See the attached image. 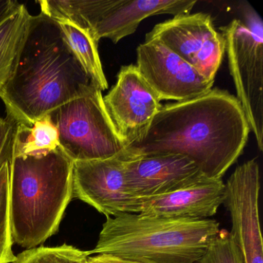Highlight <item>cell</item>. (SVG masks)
I'll return each mask as SVG.
<instances>
[{
  "mask_svg": "<svg viewBox=\"0 0 263 263\" xmlns=\"http://www.w3.org/2000/svg\"><path fill=\"white\" fill-rule=\"evenodd\" d=\"M249 132L236 97L212 88L163 105L146 132L126 149L136 155H182L204 176L218 179L241 156Z\"/></svg>",
  "mask_w": 263,
  "mask_h": 263,
  "instance_id": "1",
  "label": "cell"
},
{
  "mask_svg": "<svg viewBox=\"0 0 263 263\" xmlns=\"http://www.w3.org/2000/svg\"><path fill=\"white\" fill-rule=\"evenodd\" d=\"M95 87L58 23L40 13L32 17L16 68L0 98L9 118L30 126Z\"/></svg>",
  "mask_w": 263,
  "mask_h": 263,
  "instance_id": "2",
  "label": "cell"
},
{
  "mask_svg": "<svg viewBox=\"0 0 263 263\" xmlns=\"http://www.w3.org/2000/svg\"><path fill=\"white\" fill-rule=\"evenodd\" d=\"M10 170L13 242L33 249L59 230L73 198V161L58 147L41 156L13 158Z\"/></svg>",
  "mask_w": 263,
  "mask_h": 263,
  "instance_id": "3",
  "label": "cell"
},
{
  "mask_svg": "<svg viewBox=\"0 0 263 263\" xmlns=\"http://www.w3.org/2000/svg\"><path fill=\"white\" fill-rule=\"evenodd\" d=\"M214 219L155 218L138 213L107 217L92 255L151 263H197L219 232Z\"/></svg>",
  "mask_w": 263,
  "mask_h": 263,
  "instance_id": "4",
  "label": "cell"
},
{
  "mask_svg": "<svg viewBox=\"0 0 263 263\" xmlns=\"http://www.w3.org/2000/svg\"><path fill=\"white\" fill-rule=\"evenodd\" d=\"M196 1L189 0H41V13L88 32L95 41L118 44L136 32L141 21L155 15L189 14Z\"/></svg>",
  "mask_w": 263,
  "mask_h": 263,
  "instance_id": "5",
  "label": "cell"
},
{
  "mask_svg": "<svg viewBox=\"0 0 263 263\" xmlns=\"http://www.w3.org/2000/svg\"><path fill=\"white\" fill-rule=\"evenodd\" d=\"M243 19L220 27L226 43L229 71L236 98L263 150V22L249 4L242 7Z\"/></svg>",
  "mask_w": 263,
  "mask_h": 263,
  "instance_id": "6",
  "label": "cell"
},
{
  "mask_svg": "<svg viewBox=\"0 0 263 263\" xmlns=\"http://www.w3.org/2000/svg\"><path fill=\"white\" fill-rule=\"evenodd\" d=\"M50 115L59 132L60 147L73 162L107 159L126 149L114 128L102 91L98 87Z\"/></svg>",
  "mask_w": 263,
  "mask_h": 263,
  "instance_id": "7",
  "label": "cell"
},
{
  "mask_svg": "<svg viewBox=\"0 0 263 263\" xmlns=\"http://www.w3.org/2000/svg\"><path fill=\"white\" fill-rule=\"evenodd\" d=\"M156 40L190 64L211 82L221 65L226 52L221 33L214 27L207 13L174 16L160 23L147 33L145 41Z\"/></svg>",
  "mask_w": 263,
  "mask_h": 263,
  "instance_id": "8",
  "label": "cell"
},
{
  "mask_svg": "<svg viewBox=\"0 0 263 263\" xmlns=\"http://www.w3.org/2000/svg\"><path fill=\"white\" fill-rule=\"evenodd\" d=\"M134 154L127 149L107 159L74 161L73 198L95 208L106 217L136 213L138 198L127 189L126 172Z\"/></svg>",
  "mask_w": 263,
  "mask_h": 263,
  "instance_id": "9",
  "label": "cell"
},
{
  "mask_svg": "<svg viewBox=\"0 0 263 263\" xmlns=\"http://www.w3.org/2000/svg\"><path fill=\"white\" fill-rule=\"evenodd\" d=\"M260 170L256 159L238 166L226 184L224 204L232 221V239L244 263H263L260 229Z\"/></svg>",
  "mask_w": 263,
  "mask_h": 263,
  "instance_id": "10",
  "label": "cell"
},
{
  "mask_svg": "<svg viewBox=\"0 0 263 263\" xmlns=\"http://www.w3.org/2000/svg\"><path fill=\"white\" fill-rule=\"evenodd\" d=\"M135 66L160 101L192 99L213 87V82L156 40L138 46Z\"/></svg>",
  "mask_w": 263,
  "mask_h": 263,
  "instance_id": "11",
  "label": "cell"
},
{
  "mask_svg": "<svg viewBox=\"0 0 263 263\" xmlns=\"http://www.w3.org/2000/svg\"><path fill=\"white\" fill-rule=\"evenodd\" d=\"M103 101L114 128L126 147L146 132L163 106L134 64L121 67L116 84Z\"/></svg>",
  "mask_w": 263,
  "mask_h": 263,
  "instance_id": "12",
  "label": "cell"
},
{
  "mask_svg": "<svg viewBox=\"0 0 263 263\" xmlns=\"http://www.w3.org/2000/svg\"><path fill=\"white\" fill-rule=\"evenodd\" d=\"M206 178L195 163L179 155H135L126 172L127 191L135 198L172 193Z\"/></svg>",
  "mask_w": 263,
  "mask_h": 263,
  "instance_id": "13",
  "label": "cell"
},
{
  "mask_svg": "<svg viewBox=\"0 0 263 263\" xmlns=\"http://www.w3.org/2000/svg\"><path fill=\"white\" fill-rule=\"evenodd\" d=\"M226 197L221 178H206L172 193L138 198L136 213L155 218L207 219L216 214Z\"/></svg>",
  "mask_w": 263,
  "mask_h": 263,
  "instance_id": "14",
  "label": "cell"
},
{
  "mask_svg": "<svg viewBox=\"0 0 263 263\" xmlns=\"http://www.w3.org/2000/svg\"><path fill=\"white\" fill-rule=\"evenodd\" d=\"M32 16L21 4L0 21V92L11 78L31 24Z\"/></svg>",
  "mask_w": 263,
  "mask_h": 263,
  "instance_id": "15",
  "label": "cell"
},
{
  "mask_svg": "<svg viewBox=\"0 0 263 263\" xmlns=\"http://www.w3.org/2000/svg\"><path fill=\"white\" fill-rule=\"evenodd\" d=\"M57 23L64 41L83 70L101 91L107 90L108 84L100 59L98 41L88 32L74 24Z\"/></svg>",
  "mask_w": 263,
  "mask_h": 263,
  "instance_id": "16",
  "label": "cell"
},
{
  "mask_svg": "<svg viewBox=\"0 0 263 263\" xmlns=\"http://www.w3.org/2000/svg\"><path fill=\"white\" fill-rule=\"evenodd\" d=\"M58 147L59 132L50 115L37 120L30 126L16 124L13 158L41 156Z\"/></svg>",
  "mask_w": 263,
  "mask_h": 263,
  "instance_id": "17",
  "label": "cell"
},
{
  "mask_svg": "<svg viewBox=\"0 0 263 263\" xmlns=\"http://www.w3.org/2000/svg\"><path fill=\"white\" fill-rule=\"evenodd\" d=\"M10 163L0 168V263H13V253L10 204Z\"/></svg>",
  "mask_w": 263,
  "mask_h": 263,
  "instance_id": "18",
  "label": "cell"
},
{
  "mask_svg": "<svg viewBox=\"0 0 263 263\" xmlns=\"http://www.w3.org/2000/svg\"><path fill=\"white\" fill-rule=\"evenodd\" d=\"M90 256V251H84L64 244L55 247L26 249L16 255L13 263H83Z\"/></svg>",
  "mask_w": 263,
  "mask_h": 263,
  "instance_id": "19",
  "label": "cell"
},
{
  "mask_svg": "<svg viewBox=\"0 0 263 263\" xmlns=\"http://www.w3.org/2000/svg\"><path fill=\"white\" fill-rule=\"evenodd\" d=\"M197 263H244L230 232L220 229Z\"/></svg>",
  "mask_w": 263,
  "mask_h": 263,
  "instance_id": "20",
  "label": "cell"
},
{
  "mask_svg": "<svg viewBox=\"0 0 263 263\" xmlns=\"http://www.w3.org/2000/svg\"><path fill=\"white\" fill-rule=\"evenodd\" d=\"M16 122L7 118H0V168L5 163L13 159V140L16 132Z\"/></svg>",
  "mask_w": 263,
  "mask_h": 263,
  "instance_id": "21",
  "label": "cell"
},
{
  "mask_svg": "<svg viewBox=\"0 0 263 263\" xmlns=\"http://www.w3.org/2000/svg\"><path fill=\"white\" fill-rule=\"evenodd\" d=\"M88 263H151L148 261H135V260L125 259L118 258L108 255H96L95 256H89L87 258Z\"/></svg>",
  "mask_w": 263,
  "mask_h": 263,
  "instance_id": "22",
  "label": "cell"
},
{
  "mask_svg": "<svg viewBox=\"0 0 263 263\" xmlns=\"http://www.w3.org/2000/svg\"><path fill=\"white\" fill-rule=\"evenodd\" d=\"M21 4L15 0H0V21L14 11Z\"/></svg>",
  "mask_w": 263,
  "mask_h": 263,
  "instance_id": "23",
  "label": "cell"
}]
</instances>
